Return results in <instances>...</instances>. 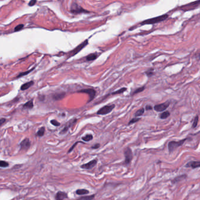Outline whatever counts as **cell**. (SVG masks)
I'll list each match as a JSON object with an SVG mask.
<instances>
[{
	"mask_svg": "<svg viewBox=\"0 0 200 200\" xmlns=\"http://www.w3.org/2000/svg\"><path fill=\"white\" fill-rule=\"evenodd\" d=\"M6 119L5 118H1V120H0V125H1V126H2V125L6 122Z\"/></svg>",
	"mask_w": 200,
	"mask_h": 200,
	"instance_id": "obj_38",
	"label": "cell"
},
{
	"mask_svg": "<svg viewBox=\"0 0 200 200\" xmlns=\"http://www.w3.org/2000/svg\"><path fill=\"white\" fill-rule=\"evenodd\" d=\"M97 163H98L97 159H93V160L90 161L89 162H88V163L83 164V165L81 166L80 167L83 169L90 170L94 167L96 164H97Z\"/></svg>",
	"mask_w": 200,
	"mask_h": 200,
	"instance_id": "obj_11",
	"label": "cell"
},
{
	"mask_svg": "<svg viewBox=\"0 0 200 200\" xmlns=\"http://www.w3.org/2000/svg\"><path fill=\"white\" fill-rule=\"evenodd\" d=\"M50 123H51L52 125H54L55 126H60V123L58 122V121L56 120H50Z\"/></svg>",
	"mask_w": 200,
	"mask_h": 200,
	"instance_id": "obj_33",
	"label": "cell"
},
{
	"mask_svg": "<svg viewBox=\"0 0 200 200\" xmlns=\"http://www.w3.org/2000/svg\"><path fill=\"white\" fill-rule=\"evenodd\" d=\"M99 147H100V144L96 143V144H95V145L92 146V147H91V148H92V149H97V148H98Z\"/></svg>",
	"mask_w": 200,
	"mask_h": 200,
	"instance_id": "obj_35",
	"label": "cell"
},
{
	"mask_svg": "<svg viewBox=\"0 0 200 200\" xmlns=\"http://www.w3.org/2000/svg\"><path fill=\"white\" fill-rule=\"evenodd\" d=\"M170 116V113L168 111H166V112L161 113L160 115H159V117H160L161 119H166L168 117Z\"/></svg>",
	"mask_w": 200,
	"mask_h": 200,
	"instance_id": "obj_20",
	"label": "cell"
},
{
	"mask_svg": "<svg viewBox=\"0 0 200 200\" xmlns=\"http://www.w3.org/2000/svg\"><path fill=\"white\" fill-rule=\"evenodd\" d=\"M45 133V128L44 127H40L36 133V136L38 137H42Z\"/></svg>",
	"mask_w": 200,
	"mask_h": 200,
	"instance_id": "obj_22",
	"label": "cell"
},
{
	"mask_svg": "<svg viewBox=\"0 0 200 200\" xmlns=\"http://www.w3.org/2000/svg\"><path fill=\"white\" fill-rule=\"evenodd\" d=\"M126 90H127V88H123L120 89L119 90H116V91H115V92H112V93H111V95H115L121 94V93H123V92H125V91H126Z\"/></svg>",
	"mask_w": 200,
	"mask_h": 200,
	"instance_id": "obj_25",
	"label": "cell"
},
{
	"mask_svg": "<svg viewBox=\"0 0 200 200\" xmlns=\"http://www.w3.org/2000/svg\"><path fill=\"white\" fill-rule=\"evenodd\" d=\"M140 120V118H137V117H134L132 119L130 120V121L129 122V125H132L133 123H135L136 122H137L139 120Z\"/></svg>",
	"mask_w": 200,
	"mask_h": 200,
	"instance_id": "obj_31",
	"label": "cell"
},
{
	"mask_svg": "<svg viewBox=\"0 0 200 200\" xmlns=\"http://www.w3.org/2000/svg\"><path fill=\"white\" fill-rule=\"evenodd\" d=\"M198 120H199L198 116H196V117L194 118V121H193V123H192V128H196V127H197V125H198Z\"/></svg>",
	"mask_w": 200,
	"mask_h": 200,
	"instance_id": "obj_30",
	"label": "cell"
},
{
	"mask_svg": "<svg viewBox=\"0 0 200 200\" xmlns=\"http://www.w3.org/2000/svg\"><path fill=\"white\" fill-rule=\"evenodd\" d=\"M98 58V55L94 53V54H90L89 55H88V56L86 58V59L88 61H91V60H95L96 58Z\"/></svg>",
	"mask_w": 200,
	"mask_h": 200,
	"instance_id": "obj_19",
	"label": "cell"
},
{
	"mask_svg": "<svg viewBox=\"0 0 200 200\" xmlns=\"http://www.w3.org/2000/svg\"><path fill=\"white\" fill-rule=\"evenodd\" d=\"M197 59H198V60H200V52L198 53V55H197Z\"/></svg>",
	"mask_w": 200,
	"mask_h": 200,
	"instance_id": "obj_39",
	"label": "cell"
},
{
	"mask_svg": "<svg viewBox=\"0 0 200 200\" xmlns=\"http://www.w3.org/2000/svg\"><path fill=\"white\" fill-rule=\"evenodd\" d=\"M34 107V103H33V100H29L25 103V105L23 106L24 109H31Z\"/></svg>",
	"mask_w": 200,
	"mask_h": 200,
	"instance_id": "obj_17",
	"label": "cell"
},
{
	"mask_svg": "<svg viewBox=\"0 0 200 200\" xmlns=\"http://www.w3.org/2000/svg\"><path fill=\"white\" fill-rule=\"evenodd\" d=\"M34 69V68H32V69H30L29 70H28V71H26V72H21L17 76V78H21L22 76H25L28 74V73H29L30 72H31Z\"/></svg>",
	"mask_w": 200,
	"mask_h": 200,
	"instance_id": "obj_28",
	"label": "cell"
},
{
	"mask_svg": "<svg viewBox=\"0 0 200 200\" xmlns=\"http://www.w3.org/2000/svg\"><path fill=\"white\" fill-rule=\"evenodd\" d=\"M65 93L64 92L62 93H57L52 95V99L54 100H59L62 99L65 97Z\"/></svg>",
	"mask_w": 200,
	"mask_h": 200,
	"instance_id": "obj_14",
	"label": "cell"
},
{
	"mask_svg": "<svg viewBox=\"0 0 200 200\" xmlns=\"http://www.w3.org/2000/svg\"><path fill=\"white\" fill-rule=\"evenodd\" d=\"M93 138V135H90V134H88V135L82 137V139L83 141H86V142H88V141H90L91 140H92Z\"/></svg>",
	"mask_w": 200,
	"mask_h": 200,
	"instance_id": "obj_21",
	"label": "cell"
},
{
	"mask_svg": "<svg viewBox=\"0 0 200 200\" xmlns=\"http://www.w3.org/2000/svg\"><path fill=\"white\" fill-rule=\"evenodd\" d=\"M55 200H69V197L66 192L58 191L55 196Z\"/></svg>",
	"mask_w": 200,
	"mask_h": 200,
	"instance_id": "obj_12",
	"label": "cell"
},
{
	"mask_svg": "<svg viewBox=\"0 0 200 200\" xmlns=\"http://www.w3.org/2000/svg\"><path fill=\"white\" fill-rule=\"evenodd\" d=\"M9 166V163L6 161L1 160L0 161V167L1 168H6Z\"/></svg>",
	"mask_w": 200,
	"mask_h": 200,
	"instance_id": "obj_29",
	"label": "cell"
},
{
	"mask_svg": "<svg viewBox=\"0 0 200 200\" xmlns=\"http://www.w3.org/2000/svg\"><path fill=\"white\" fill-rule=\"evenodd\" d=\"M144 111H145V109L143 108V107L140 109H139L135 113V117H139V116H142L144 113Z\"/></svg>",
	"mask_w": 200,
	"mask_h": 200,
	"instance_id": "obj_24",
	"label": "cell"
},
{
	"mask_svg": "<svg viewBox=\"0 0 200 200\" xmlns=\"http://www.w3.org/2000/svg\"><path fill=\"white\" fill-rule=\"evenodd\" d=\"M115 107V105H106L103 107H101L99 110L97 112L98 115H105L109 113L112 112L113 109Z\"/></svg>",
	"mask_w": 200,
	"mask_h": 200,
	"instance_id": "obj_4",
	"label": "cell"
},
{
	"mask_svg": "<svg viewBox=\"0 0 200 200\" xmlns=\"http://www.w3.org/2000/svg\"><path fill=\"white\" fill-rule=\"evenodd\" d=\"M37 1H36V0H32V1H30L28 4V6L30 7L34 6V5L37 3Z\"/></svg>",
	"mask_w": 200,
	"mask_h": 200,
	"instance_id": "obj_34",
	"label": "cell"
},
{
	"mask_svg": "<svg viewBox=\"0 0 200 200\" xmlns=\"http://www.w3.org/2000/svg\"><path fill=\"white\" fill-rule=\"evenodd\" d=\"M95 197V194H92L91 196H84L80 197V198L78 199L77 200H93Z\"/></svg>",
	"mask_w": 200,
	"mask_h": 200,
	"instance_id": "obj_23",
	"label": "cell"
},
{
	"mask_svg": "<svg viewBox=\"0 0 200 200\" xmlns=\"http://www.w3.org/2000/svg\"><path fill=\"white\" fill-rule=\"evenodd\" d=\"M124 154H125V164H129L130 163L131 161L132 160L133 154L132 150H131L130 147H127L124 151Z\"/></svg>",
	"mask_w": 200,
	"mask_h": 200,
	"instance_id": "obj_5",
	"label": "cell"
},
{
	"mask_svg": "<svg viewBox=\"0 0 200 200\" xmlns=\"http://www.w3.org/2000/svg\"><path fill=\"white\" fill-rule=\"evenodd\" d=\"M78 92L80 93H87V94L89 96V99H90L89 100L88 102H90L92 101L96 96V92L95 89H82L78 91Z\"/></svg>",
	"mask_w": 200,
	"mask_h": 200,
	"instance_id": "obj_8",
	"label": "cell"
},
{
	"mask_svg": "<svg viewBox=\"0 0 200 200\" xmlns=\"http://www.w3.org/2000/svg\"><path fill=\"white\" fill-rule=\"evenodd\" d=\"M145 73L146 74V75L149 78L152 76H153V75L154 74V69H153V68H150V69H148V70H146V71L145 72Z\"/></svg>",
	"mask_w": 200,
	"mask_h": 200,
	"instance_id": "obj_26",
	"label": "cell"
},
{
	"mask_svg": "<svg viewBox=\"0 0 200 200\" xmlns=\"http://www.w3.org/2000/svg\"><path fill=\"white\" fill-rule=\"evenodd\" d=\"M34 84V82L33 80L29 81L28 82H27L22 85L21 86V90H25L28 89L31 87Z\"/></svg>",
	"mask_w": 200,
	"mask_h": 200,
	"instance_id": "obj_16",
	"label": "cell"
},
{
	"mask_svg": "<svg viewBox=\"0 0 200 200\" xmlns=\"http://www.w3.org/2000/svg\"><path fill=\"white\" fill-rule=\"evenodd\" d=\"M144 89H145V86H144L136 89L132 93V95H135L136 94H137V93H140L141 92H143Z\"/></svg>",
	"mask_w": 200,
	"mask_h": 200,
	"instance_id": "obj_27",
	"label": "cell"
},
{
	"mask_svg": "<svg viewBox=\"0 0 200 200\" xmlns=\"http://www.w3.org/2000/svg\"><path fill=\"white\" fill-rule=\"evenodd\" d=\"M170 105V101H167V102L161 103V104L156 105L154 106V109L157 112H163L167 109Z\"/></svg>",
	"mask_w": 200,
	"mask_h": 200,
	"instance_id": "obj_7",
	"label": "cell"
},
{
	"mask_svg": "<svg viewBox=\"0 0 200 200\" xmlns=\"http://www.w3.org/2000/svg\"><path fill=\"white\" fill-rule=\"evenodd\" d=\"M187 177V174H183V175H181V176H179L178 177H176L175 178L173 179V180H172V183H173V184H176V183H178V182L180 181H181L184 180L186 179Z\"/></svg>",
	"mask_w": 200,
	"mask_h": 200,
	"instance_id": "obj_15",
	"label": "cell"
},
{
	"mask_svg": "<svg viewBox=\"0 0 200 200\" xmlns=\"http://www.w3.org/2000/svg\"><path fill=\"white\" fill-rule=\"evenodd\" d=\"M88 39H86L85 40H84L82 43H81V44L80 45H78V46L77 47H76L74 49L72 50V51H70L69 52L70 54V57H72L73 56H74L75 55L77 54L78 52H79L81 50H82L83 48H84L86 46V45L88 44Z\"/></svg>",
	"mask_w": 200,
	"mask_h": 200,
	"instance_id": "obj_6",
	"label": "cell"
},
{
	"mask_svg": "<svg viewBox=\"0 0 200 200\" xmlns=\"http://www.w3.org/2000/svg\"><path fill=\"white\" fill-rule=\"evenodd\" d=\"M78 142H76V143H75L74 144H73V145L71 147H70V148L69 149V151H68V153H69L70 152H71V151L73 150V148H74V147H75V146H76V144H78Z\"/></svg>",
	"mask_w": 200,
	"mask_h": 200,
	"instance_id": "obj_37",
	"label": "cell"
},
{
	"mask_svg": "<svg viewBox=\"0 0 200 200\" xmlns=\"http://www.w3.org/2000/svg\"><path fill=\"white\" fill-rule=\"evenodd\" d=\"M168 18V15L167 14H166L164 15H163V16L156 17L153 18L145 20V21H143V22H140V25H151V24L159 23V22L165 21V20L167 19Z\"/></svg>",
	"mask_w": 200,
	"mask_h": 200,
	"instance_id": "obj_1",
	"label": "cell"
},
{
	"mask_svg": "<svg viewBox=\"0 0 200 200\" xmlns=\"http://www.w3.org/2000/svg\"><path fill=\"white\" fill-rule=\"evenodd\" d=\"M89 193L88 189H78L76 191V194L79 195V196H82V195H87Z\"/></svg>",
	"mask_w": 200,
	"mask_h": 200,
	"instance_id": "obj_18",
	"label": "cell"
},
{
	"mask_svg": "<svg viewBox=\"0 0 200 200\" xmlns=\"http://www.w3.org/2000/svg\"><path fill=\"white\" fill-rule=\"evenodd\" d=\"M145 109L146 110H152L153 109V107L151 106V105H146V107H145Z\"/></svg>",
	"mask_w": 200,
	"mask_h": 200,
	"instance_id": "obj_36",
	"label": "cell"
},
{
	"mask_svg": "<svg viewBox=\"0 0 200 200\" xmlns=\"http://www.w3.org/2000/svg\"><path fill=\"white\" fill-rule=\"evenodd\" d=\"M186 167H191L192 168H197L200 167V161H190L186 165Z\"/></svg>",
	"mask_w": 200,
	"mask_h": 200,
	"instance_id": "obj_13",
	"label": "cell"
},
{
	"mask_svg": "<svg viewBox=\"0 0 200 200\" xmlns=\"http://www.w3.org/2000/svg\"><path fill=\"white\" fill-rule=\"evenodd\" d=\"M24 27V24H19V25H18L17 26H16V27H15L14 31H16V32L19 31H20V30H21L22 28H23Z\"/></svg>",
	"mask_w": 200,
	"mask_h": 200,
	"instance_id": "obj_32",
	"label": "cell"
},
{
	"mask_svg": "<svg viewBox=\"0 0 200 200\" xmlns=\"http://www.w3.org/2000/svg\"><path fill=\"white\" fill-rule=\"evenodd\" d=\"M187 140V139H184L183 140H179V141H170L168 144V149L169 151V153H171L174 151V150L178 148L179 147L183 145L185 141Z\"/></svg>",
	"mask_w": 200,
	"mask_h": 200,
	"instance_id": "obj_2",
	"label": "cell"
},
{
	"mask_svg": "<svg viewBox=\"0 0 200 200\" xmlns=\"http://www.w3.org/2000/svg\"><path fill=\"white\" fill-rule=\"evenodd\" d=\"M77 120H78L77 119H76V118H73L72 119L70 120L66 124V125L65 126L64 128L61 131H60V134H61V135H64V134L66 133L67 131H68V130H69V129L70 127H71L73 125H75V124L76 123Z\"/></svg>",
	"mask_w": 200,
	"mask_h": 200,
	"instance_id": "obj_9",
	"label": "cell"
},
{
	"mask_svg": "<svg viewBox=\"0 0 200 200\" xmlns=\"http://www.w3.org/2000/svg\"><path fill=\"white\" fill-rule=\"evenodd\" d=\"M31 141L28 138H25L19 144L21 150H27L31 147Z\"/></svg>",
	"mask_w": 200,
	"mask_h": 200,
	"instance_id": "obj_10",
	"label": "cell"
},
{
	"mask_svg": "<svg viewBox=\"0 0 200 200\" xmlns=\"http://www.w3.org/2000/svg\"><path fill=\"white\" fill-rule=\"evenodd\" d=\"M70 11L72 13L75 14L81 13H89V12L88 11H87V10L82 8V7L75 2H73L72 3L71 6H70Z\"/></svg>",
	"mask_w": 200,
	"mask_h": 200,
	"instance_id": "obj_3",
	"label": "cell"
}]
</instances>
